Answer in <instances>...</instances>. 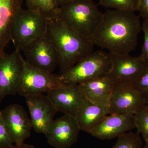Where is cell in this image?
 <instances>
[{
  "label": "cell",
  "mask_w": 148,
  "mask_h": 148,
  "mask_svg": "<svg viewBox=\"0 0 148 148\" xmlns=\"http://www.w3.org/2000/svg\"><path fill=\"white\" fill-rule=\"evenodd\" d=\"M35 132L45 134L58 112L47 95L33 94L25 97Z\"/></svg>",
  "instance_id": "cell-12"
},
{
  "label": "cell",
  "mask_w": 148,
  "mask_h": 148,
  "mask_svg": "<svg viewBox=\"0 0 148 148\" xmlns=\"http://www.w3.org/2000/svg\"><path fill=\"white\" fill-rule=\"evenodd\" d=\"M143 148H148V142L146 143V145Z\"/></svg>",
  "instance_id": "cell-29"
},
{
  "label": "cell",
  "mask_w": 148,
  "mask_h": 148,
  "mask_svg": "<svg viewBox=\"0 0 148 148\" xmlns=\"http://www.w3.org/2000/svg\"><path fill=\"white\" fill-rule=\"evenodd\" d=\"M3 121L9 135L15 145L24 143L32 128V122L21 105H10L1 111Z\"/></svg>",
  "instance_id": "cell-11"
},
{
  "label": "cell",
  "mask_w": 148,
  "mask_h": 148,
  "mask_svg": "<svg viewBox=\"0 0 148 148\" xmlns=\"http://www.w3.org/2000/svg\"><path fill=\"white\" fill-rule=\"evenodd\" d=\"M146 103V98L132 85L115 86L109 105V114H134Z\"/></svg>",
  "instance_id": "cell-13"
},
{
  "label": "cell",
  "mask_w": 148,
  "mask_h": 148,
  "mask_svg": "<svg viewBox=\"0 0 148 148\" xmlns=\"http://www.w3.org/2000/svg\"><path fill=\"white\" fill-rule=\"evenodd\" d=\"M24 57L15 50L0 54V104L8 95L18 93L23 71Z\"/></svg>",
  "instance_id": "cell-7"
},
{
  "label": "cell",
  "mask_w": 148,
  "mask_h": 148,
  "mask_svg": "<svg viewBox=\"0 0 148 148\" xmlns=\"http://www.w3.org/2000/svg\"><path fill=\"white\" fill-rule=\"evenodd\" d=\"M57 75L39 69L23 60V71L18 93L24 97L48 92L64 86Z\"/></svg>",
  "instance_id": "cell-6"
},
{
  "label": "cell",
  "mask_w": 148,
  "mask_h": 148,
  "mask_svg": "<svg viewBox=\"0 0 148 148\" xmlns=\"http://www.w3.org/2000/svg\"><path fill=\"white\" fill-rule=\"evenodd\" d=\"M28 9L38 12L47 19L57 15L58 7L55 0H24Z\"/></svg>",
  "instance_id": "cell-19"
},
{
  "label": "cell",
  "mask_w": 148,
  "mask_h": 148,
  "mask_svg": "<svg viewBox=\"0 0 148 148\" xmlns=\"http://www.w3.org/2000/svg\"><path fill=\"white\" fill-rule=\"evenodd\" d=\"M47 30L46 17L28 9H20L14 17L11 29V40L15 50L21 52L32 42L45 36Z\"/></svg>",
  "instance_id": "cell-4"
},
{
  "label": "cell",
  "mask_w": 148,
  "mask_h": 148,
  "mask_svg": "<svg viewBox=\"0 0 148 148\" xmlns=\"http://www.w3.org/2000/svg\"><path fill=\"white\" fill-rule=\"evenodd\" d=\"M141 31L140 16L135 12L108 10L90 40L111 54H130L137 46Z\"/></svg>",
  "instance_id": "cell-1"
},
{
  "label": "cell",
  "mask_w": 148,
  "mask_h": 148,
  "mask_svg": "<svg viewBox=\"0 0 148 148\" xmlns=\"http://www.w3.org/2000/svg\"><path fill=\"white\" fill-rule=\"evenodd\" d=\"M78 85L88 101L99 106L109 107L115 85L108 74Z\"/></svg>",
  "instance_id": "cell-16"
},
{
  "label": "cell",
  "mask_w": 148,
  "mask_h": 148,
  "mask_svg": "<svg viewBox=\"0 0 148 148\" xmlns=\"http://www.w3.org/2000/svg\"><path fill=\"white\" fill-rule=\"evenodd\" d=\"M14 144L3 121L0 110V148H13Z\"/></svg>",
  "instance_id": "cell-24"
},
{
  "label": "cell",
  "mask_w": 148,
  "mask_h": 148,
  "mask_svg": "<svg viewBox=\"0 0 148 148\" xmlns=\"http://www.w3.org/2000/svg\"><path fill=\"white\" fill-rule=\"evenodd\" d=\"M47 21L48 33L59 55L60 73L93 51L94 45L92 42L69 28L58 15Z\"/></svg>",
  "instance_id": "cell-2"
},
{
  "label": "cell",
  "mask_w": 148,
  "mask_h": 148,
  "mask_svg": "<svg viewBox=\"0 0 148 148\" xmlns=\"http://www.w3.org/2000/svg\"><path fill=\"white\" fill-rule=\"evenodd\" d=\"M142 31L144 33V42L142 46V53L140 54L143 61L148 66V21L144 20L142 24Z\"/></svg>",
  "instance_id": "cell-25"
},
{
  "label": "cell",
  "mask_w": 148,
  "mask_h": 148,
  "mask_svg": "<svg viewBox=\"0 0 148 148\" xmlns=\"http://www.w3.org/2000/svg\"><path fill=\"white\" fill-rule=\"evenodd\" d=\"M131 85L146 98L148 99V66Z\"/></svg>",
  "instance_id": "cell-23"
},
{
  "label": "cell",
  "mask_w": 148,
  "mask_h": 148,
  "mask_svg": "<svg viewBox=\"0 0 148 148\" xmlns=\"http://www.w3.org/2000/svg\"><path fill=\"white\" fill-rule=\"evenodd\" d=\"M22 51L25 60L39 69L52 73L59 66L58 51L48 32L25 47Z\"/></svg>",
  "instance_id": "cell-8"
},
{
  "label": "cell",
  "mask_w": 148,
  "mask_h": 148,
  "mask_svg": "<svg viewBox=\"0 0 148 148\" xmlns=\"http://www.w3.org/2000/svg\"><path fill=\"white\" fill-rule=\"evenodd\" d=\"M135 128L141 134L146 143L148 142V108L143 106L135 114Z\"/></svg>",
  "instance_id": "cell-20"
},
{
  "label": "cell",
  "mask_w": 148,
  "mask_h": 148,
  "mask_svg": "<svg viewBox=\"0 0 148 148\" xmlns=\"http://www.w3.org/2000/svg\"><path fill=\"white\" fill-rule=\"evenodd\" d=\"M109 114V107L94 104L85 98L75 118L81 130L90 134Z\"/></svg>",
  "instance_id": "cell-17"
},
{
  "label": "cell",
  "mask_w": 148,
  "mask_h": 148,
  "mask_svg": "<svg viewBox=\"0 0 148 148\" xmlns=\"http://www.w3.org/2000/svg\"><path fill=\"white\" fill-rule=\"evenodd\" d=\"M13 148H38L34 147L32 145H28V144H21L19 145H14Z\"/></svg>",
  "instance_id": "cell-28"
},
{
  "label": "cell",
  "mask_w": 148,
  "mask_h": 148,
  "mask_svg": "<svg viewBox=\"0 0 148 148\" xmlns=\"http://www.w3.org/2000/svg\"><path fill=\"white\" fill-rule=\"evenodd\" d=\"M57 15L69 28L90 40L103 20V13L92 0H73L58 8Z\"/></svg>",
  "instance_id": "cell-3"
},
{
  "label": "cell",
  "mask_w": 148,
  "mask_h": 148,
  "mask_svg": "<svg viewBox=\"0 0 148 148\" xmlns=\"http://www.w3.org/2000/svg\"><path fill=\"white\" fill-rule=\"evenodd\" d=\"M99 4L112 9L135 12L138 9V0H100Z\"/></svg>",
  "instance_id": "cell-22"
},
{
  "label": "cell",
  "mask_w": 148,
  "mask_h": 148,
  "mask_svg": "<svg viewBox=\"0 0 148 148\" xmlns=\"http://www.w3.org/2000/svg\"><path fill=\"white\" fill-rule=\"evenodd\" d=\"M146 106H147L148 108V99H147V103H146Z\"/></svg>",
  "instance_id": "cell-30"
},
{
  "label": "cell",
  "mask_w": 148,
  "mask_h": 148,
  "mask_svg": "<svg viewBox=\"0 0 148 148\" xmlns=\"http://www.w3.org/2000/svg\"><path fill=\"white\" fill-rule=\"evenodd\" d=\"M137 11L140 16L148 21V0H138Z\"/></svg>",
  "instance_id": "cell-26"
},
{
  "label": "cell",
  "mask_w": 148,
  "mask_h": 148,
  "mask_svg": "<svg viewBox=\"0 0 148 148\" xmlns=\"http://www.w3.org/2000/svg\"><path fill=\"white\" fill-rule=\"evenodd\" d=\"M110 54L112 66L108 75L115 86L131 85L147 68L140 55Z\"/></svg>",
  "instance_id": "cell-9"
},
{
  "label": "cell",
  "mask_w": 148,
  "mask_h": 148,
  "mask_svg": "<svg viewBox=\"0 0 148 148\" xmlns=\"http://www.w3.org/2000/svg\"><path fill=\"white\" fill-rule=\"evenodd\" d=\"M47 95L58 112L75 117L85 98L78 84L64 86Z\"/></svg>",
  "instance_id": "cell-15"
},
{
  "label": "cell",
  "mask_w": 148,
  "mask_h": 148,
  "mask_svg": "<svg viewBox=\"0 0 148 148\" xmlns=\"http://www.w3.org/2000/svg\"><path fill=\"white\" fill-rule=\"evenodd\" d=\"M112 63L110 53L97 50L58 75L64 85L79 84L81 83L108 75Z\"/></svg>",
  "instance_id": "cell-5"
},
{
  "label": "cell",
  "mask_w": 148,
  "mask_h": 148,
  "mask_svg": "<svg viewBox=\"0 0 148 148\" xmlns=\"http://www.w3.org/2000/svg\"><path fill=\"white\" fill-rule=\"evenodd\" d=\"M134 128L133 114H112L107 116L90 134L101 140H111L118 138Z\"/></svg>",
  "instance_id": "cell-14"
},
{
  "label": "cell",
  "mask_w": 148,
  "mask_h": 148,
  "mask_svg": "<svg viewBox=\"0 0 148 148\" xmlns=\"http://www.w3.org/2000/svg\"><path fill=\"white\" fill-rule=\"evenodd\" d=\"M80 130L75 117L64 114L53 120L45 135L53 147L69 148L77 141Z\"/></svg>",
  "instance_id": "cell-10"
},
{
  "label": "cell",
  "mask_w": 148,
  "mask_h": 148,
  "mask_svg": "<svg viewBox=\"0 0 148 148\" xmlns=\"http://www.w3.org/2000/svg\"><path fill=\"white\" fill-rule=\"evenodd\" d=\"M142 146L140 134L130 131L119 137L112 148H142Z\"/></svg>",
  "instance_id": "cell-21"
},
{
  "label": "cell",
  "mask_w": 148,
  "mask_h": 148,
  "mask_svg": "<svg viewBox=\"0 0 148 148\" xmlns=\"http://www.w3.org/2000/svg\"><path fill=\"white\" fill-rule=\"evenodd\" d=\"M73 0H55L56 3L58 8L70 3Z\"/></svg>",
  "instance_id": "cell-27"
},
{
  "label": "cell",
  "mask_w": 148,
  "mask_h": 148,
  "mask_svg": "<svg viewBox=\"0 0 148 148\" xmlns=\"http://www.w3.org/2000/svg\"><path fill=\"white\" fill-rule=\"evenodd\" d=\"M24 0H0V54L11 41L10 34L14 17L22 8Z\"/></svg>",
  "instance_id": "cell-18"
}]
</instances>
